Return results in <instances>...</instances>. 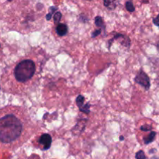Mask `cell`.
I'll return each mask as SVG.
<instances>
[{
    "instance_id": "5",
    "label": "cell",
    "mask_w": 159,
    "mask_h": 159,
    "mask_svg": "<svg viewBox=\"0 0 159 159\" xmlns=\"http://www.w3.org/2000/svg\"><path fill=\"white\" fill-rule=\"evenodd\" d=\"M56 33L57 34V35L61 36V37L66 35L67 33H68V26H67V25L64 24V23H59L57 27H56Z\"/></svg>"
},
{
    "instance_id": "10",
    "label": "cell",
    "mask_w": 159,
    "mask_h": 159,
    "mask_svg": "<svg viewBox=\"0 0 159 159\" xmlns=\"http://www.w3.org/2000/svg\"><path fill=\"white\" fill-rule=\"evenodd\" d=\"M95 21H96V26H100V27H103V26H104L103 20H102V17H100V16H96V20H95Z\"/></svg>"
},
{
    "instance_id": "19",
    "label": "cell",
    "mask_w": 159,
    "mask_h": 159,
    "mask_svg": "<svg viewBox=\"0 0 159 159\" xmlns=\"http://www.w3.org/2000/svg\"><path fill=\"white\" fill-rule=\"evenodd\" d=\"M120 139L121 141H122V140H124V137H120Z\"/></svg>"
},
{
    "instance_id": "8",
    "label": "cell",
    "mask_w": 159,
    "mask_h": 159,
    "mask_svg": "<svg viewBox=\"0 0 159 159\" xmlns=\"http://www.w3.org/2000/svg\"><path fill=\"white\" fill-rule=\"evenodd\" d=\"M126 9H127V11H129V12H133L135 10L134 6L131 0H129V1H127V2H126Z\"/></svg>"
},
{
    "instance_id": "4",
    "label": "cell",
    "mask_w": 159,
    "mask_h": 159,
    "mask_svg": "<svg viewBox=\"0 0 159 159\" xmlns=\"http://www.w3.org/2000/svg\"><path fill=\"white\" fill-rule=\"evenodd\" d=\"M51 142H52V139H51V135L48 134H43L39 138L38 143L40 146H41L42 150L45 151L50 148L51 145Z\"/></svg>"
},
{
    "instance_id": "16",
    "label": "cell",
    "mask_w": 159,
    "mask_h": 159,
    "mask_svg": "<svg viewBox=\"0 0 159 159\" xmlns=\"http://www.w3.org/2000/svg\"><path fill=\"white\" fill-rule=\"evenodd\" d=\"M153 23H155V24L156 25V26H159V14H158V16H157V17H155V18L154 19V20H153Z\"/></svg>"
},
{
    "instance_id": "3",
    "label": "cell",
    "mask_w": 159,
    "mask_h": 159,
    "mask_svg": "<svg viewBox=\"0 0 159 159\" xmlns=\"http://www.w3.org/2000/svg\"><path fill=\"white\" fill-rule=\"evenodd\" d=\"M135 82L138 84L141 85V86L144 87L145 89H149L150 88V80H149L148 76L147 75L146 73H144V71H140L138 74V75L135 77Z\"/></svg>"
},
{
    "instance_id": "20",
    "label": "cell",
    "mask_w": 159,
    "mask_h": 159,
    "mask_svg": "<svg viewBox=\"0 0 159 159\" xmlns=\"http://www.w3.org/2000/svg\"><path fill=\"white\" fill-rule=\"evenodd\" d=\"M8 1H9V2H11V1H12V0H8Z\"/></svg>"
},
{
    "instance_id": "7",
    "label": "cell",
    "mask_w": 159,
    "mask_h": 159,
    "mask_svg": "<svg viewBox=\"0 0 159 159\" xmlns=\"http://www.w3.org/2000/svg\"><path fill=\"white\" fill-rule=\"evenodd\" d=\"M103 5L108 9H113L116 7L115 0H103Z\"/></svg>"
},
{
    "instance_id": "14",
    "label": "cell",
    "mask_w": 159,
    "mask_h": 159,
    "mask_svg": "<svg viewBox=\"0 0 159 159\" xmlns=\"http://www.w3.org/2000/svg\"><path fill=\"white\" fill-rule=\"evenodd\" d=\"M50 9H51V11L49 12V13L48 14V15L46 16V18H47V20H51V16H52V14L54 12V10H56V9H57V7H54V6H52V7H51V8H50Z\"/></svg>"
},
{
    "instance_id": "2",
    "label": "cell",
    "mask_w": 159,
    "mask_h": 159,
    "mask_svg": "<svg viewBox=\"0 0 159 159\" xmlns=\"http://www.w3.org/2000/svg\"><path fill=\"white\" fill-rule=\"evenodd\" d=\"M36 72V65L34 61L25 59L16 65L14 68V76L16 80L20 83L29 82Z\"/></svg>"
},
{
    "instance_id": "1",
    "label": "cell",
    "mask_w": 159,
    "mask_h": 159,
    "mask_svg": "<svg viewBox=\"0 0 159 159\" xmlns=\"http://www.w3.org/2000/svg\"><path fill=\"white\" fill-rule=\"evenodd\" d=\"M30 123L29 116L21 107L8 106L0 109V142L11 144L16 141Z\"/></svg>"
},
{
    "instance_id": "13",
    "label": "cell",
    "mask_w": 159,
    "mask_h": 159,
    "mask_svg": "<svg viewBox=\"0 0 159 159\" xmlns=\"http://www.w3.org/2000/svg\"><path fill=\"white\" fill-rule=\"evenodd\" d=\"M136 158L137 159H146V156L144 155V152L143 151H139L136 153Z\"/></svg>"
},
{
    "instance_id": "6",
    "label": "cell",
    "mask_w": 159,
    "mask_h": 159,
    "mask_svg": "<svg viewBox=\"0 0 159 159\" xmlns=\"http://www.w3.org/2000/svg\"><path fill=\"white\" fill-rule=\"evenodd\" d=\"M155 136H156V133H155V131L151 132V133L148 135V137H146V138H144V144H150V143H152V141L155 140Z\"/></svg>"
},
{
    "instance_id": "15",
    "label": "cell",
    "mask_w": 159,
    "mask_h": 159,
    "mask_svg": "<svg viewBox=\"0 0 159 159\" xmlns=\"http://www.w3.org/2000/svg\"><path fill=\"white\" fill-rule=\"evenodd\" d=\"M152 129V127L151 125H148V124H144V125L141 127V130H143V131H148V130H151Z\"/></svg>"
},
{
    "instance_id": "17",
    "label": "cell",
    "mask_w": 159,
    "mask_h": 159,
    "mask_svg": "<svg viewBox=\"0 0 159 159\" xmlns=\"http://www.w3.org/2000/svg\"><path fill=\"white\" fill-rule=\"evenodd\" d=\"M100 33H101V30H97L95 31V32L93 33V37H96V36L99 35V34H100Z\"/></svg>"
},
{
    "instance_id": "12",
    "label": "cell",
    "mask_w": 159,
    "mask_h": 159,
    "mask_svg": "<svg viewBox=\"0 0 159 159\" xmlns=\"http://www.w3.org/2000/svg\"><path fill=\"white\" fill-rule=\"evenodd\" d=\"M84 102H85V98L82 96H79L77 97V99H76V102H77V105L79 107L83 105Z\"/></svg>"
},
{
    "instance_id": "11",
    "label": "cell",
    "mask_w": 159,
    "mask_h": 159,
    "mask_svg": "<svg viewBox=\"0 0 159 159\" xmlns=\"http://www.w3.org/2000/svg\"><path fill=\"white\" fill-rule=\"evenodd\" d=\"M61 16H62V15H61V13L60 12H55V13H54V16H53V17H54V23H58L59 22H60L61 19Z\"/></svg>"
},
{
    "instance_id": "18",
    "label": "cell",
    "mask_w": 159,
    "mask_h": 159,
    "mask_svg": "<svg viewBox=\"0 0 159 159\" xmlns=\"http://www.w3.org/2000/svg\"><path fill=\"white\" fill-rule=\"evenodd\" d=\"M157 48H158V51H159V42L158 43V44H157Z\"/></svg>"
},
{
    "instance_id": "9",
    "label": "cell",
    "mask_w": 159,
    "mask_h": 159,
    "mask_svg": "<svg viewBox=\"0 0 159 159\" xmlns=\"http://www.w3.org/2000/svg\"><path fill=\"white\" fill-rule=\"evenodd\" d=\"M89 107L90 105H89V104H85V105L83 104V105L79 107V110H80V111L83 112V113H89Z\"/></svg>"
}]
</instances>
